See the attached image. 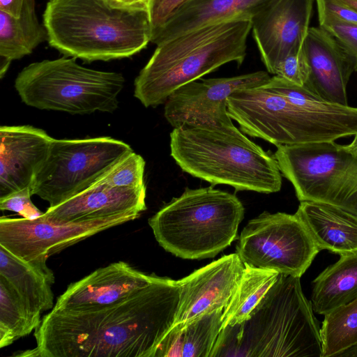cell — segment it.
<instances>
[{
	"mask_svg": "<svg viewBox=\"0 0 357 357\" xmlns=\"http://www.w3.org/2000/svg\"><path fill=\"white\" fill-rule=\"evenodd\" d=\"M177 280L160 278L112 303L52 308L35 329L30 357H153L178 310Z\"/></svg>",
	"mask_w": 357,
	"mask_h": 357,
	"instance_id": "cell-1",
	"label": "cell"
},
{
	"mask_svg": "<svg viewBox=\"0 0 357 357\" xmlns=\"http://www.w3.org/2000/svg\"><path fill=\"white\" fill-rule=\"evenodd\" d=\"M227 100L240 130L276 146L335 141L357 132V107L328 102L303 86L273 77Z\"/></svg>",
	"mask_w": 357,
	"mask_h": 357,
	"instance_id": "cell-2",
	"label": "cell"
},
{
	"mask_svg": "<svg viewBox=\"0 0 357 357\" xmlns=\"http://www.w3.org/2000/svg\"><path fill=\"white\" fill-rule=\"evenodd\" d=\"M300 279L280 273L244 321L221 330L211 357H321V327Z\"/></svg>",
	"mask_w": 357,
	"mask_h": 357,
	"instance_id": "cell-3",
	"label": "cell"
},
{
	"mask_svg": "<svg viewBox=\"0 0 357 357\" xmlns=\"http://www.w3.org/2000/svg\"><path fill=\"white\" fill-rule=\"evenodd\" d=\"M170 154L179 167L212 185L225 184L237 191L274 193L282 174L274 154L265 151L232 126L174 128Z\"/></svg>",
	"mask_w": 357,
	"mask_h": 357,
	"instance_id": "cell-4",
	"label": "cell"
},
{
	"mask_svg": "<svg viewBox=\"0 0 357 357\" xmlns=\"http://www.w3.org/2000/svg\"><path fill=\"white\" fill-rule=\"evenodd\" d=\"M250 17L208 24L157 45L135 79L134 96L146 107L165 103L176 89L224 64L241 65Z\"/></svg>",
	"mask_w": 357,
	"mask_h": 357,
	"instance_id": "cell-5",
	"label": "cell"
},
{
	"mask_svg": "<svg viewBox=\"0 0 357 357\" xmlns=\"http://www.w3.org/2000/svg\"><path fill=\"white\" fill-rule=\"evenodd\" d=\"M43 26L51 47L88 62L130 57L151 38L148 10L116 8L104 0L48 1Z\"/></svg>",
	"mask_w": 357,
	"mask_h": 357,
	"instance_id": "cell-6",
	"label": "cell"
},
{
	"mask_svg": "<svg viewBox=\"0 0 357 357\" xmlns=\"http://www.w3.org/2000/svg\"><path fill=\"white\" fill-rule=\"evenodd\" d=\"M244 206L235 194L213 186L190 189L149 219L166 251L188 259L216 256L236 239Z\"/></svg>",
	"mask_w": 357,
	"mask_h": 357,
	"instance_id": "cell-7",
	"label": "cell"
},
{
	"mask_svg": "<svg viewBox=\"0 0 357 357\" xmlns=\"http://www.w3.org/2000/svg\"><path fill=\"white\" fill-rule=\"evenodd\" d=\"M75 59H45L24 68L15 81L22 101L39 109L71 114L114 112L124 87L123 75L88 68Z\"/></svg>",
	"mask_w": 357,
	"mask_h": 357,
	"instance_id": "cell-8",
	"label": "cell"
},
{
	"mask_svg": "<svg viewBox=\"0 0 357 357\" xmlns=\"http://www.w3.org/2000/svg\"><path fill=\"white\" fill-rule=\"evenodd\" d=\"M132 151L128 144L110 137L53 138L31 185V195L56 206L91 187Z\"/></svg>",
	"mask_w": 357,
	"mask_h": 357,
	"instance_id": "cell-9",
	"label": "cell"
},
{
	"mask_svg": "<svg viewBox=\"0 0 357 357\" xmlns=\"http://www.w3.org/2000/svg\"><path fill=\"white\" fill-rule=\"evenodd\" d=\"M320 251L298 216L281 212L250 220L236 246L245 265L298 278Z\"/></svg>",
	"mask_w": 357,
	"mask_h": 357,
	"instance_id": "cell-10",
	"label": "cell"
},
{
	"mask_svg": "<svg viewBox=\"0 0 357 357\" xmlns=\"http://www.w3.org/2000/svg\"><path fill=\"white\" fill-rule=\"evenodd\" d=\"M274 156L300 202L335 206L342 184L357 167V156L335 141L280 146Z\"/></svg>",
	"mask_w": 357,
	"mask_h": 357,
	"instance_id": "cell-11",
	"label": "cell"
},
{
	"mask_svg": "<svg viewBox=\"0 0 357 357\" xmlns=\"http://www.w3.org/2000/svg\"><path fill=\"white\" fill-rule=\"evenodd\" d=\"M135 214L77 223H61L43 214L33 220L0 218V245L16 257L45 271L47 258L98 232L137 218Z\"/></svg>",
	"mask_w": 357,
	"mask_h": 357,
	"instance_id": "cell-12",
	"label": "cell"
},
{
	"mask_svg": "<svg viewBox=\"0 0 357 357\" xmlns=\"http://www.w3.org/2000/svg\"><path fill=\"white\" fill-rule=\"evenodd\" d=\"M271 76L260 70L220 78L201 79L176 89L165 102L164 116L174 128L232 126L227 98L234 92L266 84Z\"/></svg>",
	"mask_w": 357,
	"mask_h": 357,
	"instance_id": "cell-13",
	"label": "cell"
},
{
	"mask_svg": "<svg viewBox=\"0 0 357 357\" xmlns=\"http://www.w3.org/2000/svg\"><path fill=\"white\" fill-rule=\"evenodd\" d=\"M314 0H267L251 17V31L268 72L302 47L307 36Z\"/></svg>",
	"mask_w": 357,
	"mask_h": 357,
	"instance_id": "cell-14",
	"label": "cell"
},
{
	"mask_svg": "<svg viewBox=\"0 0 357 357\" xmlns=\"http://www.w3.org/2000/svg\"><path fill=\"white\" fill-rule=\"evenodd\" d=\"M244 268L243 262L236 252L224 255L177 280L179 302L172 327L225 309L237 291Z\"/></svg>",
	"mask_w": 357,
	"mask_h": 357,
	"instance_id": "cell-15",
	"label": "cell"
},
{
	"mask_svg": "<svg viewBox=\"0 0 357 357\" xmlns=\"http://www.w3.org/2000/svg\"><path fill=\"white\" fill-rule=\"evenodd\" d=\"M0 198L31 187L53 138L31 126L0 128Z\"/></svg>",
	"mask_w": 357,
	"mask_h": 357,
	"instance_id": "cell-16",
	"label": "cell"
},
{
	"mask_svg": "<svg viewBox=\"0 0 357 357\" xmlns=\"http://www.w3.org/2000/svg\"><path fill=\"white\" fill-rule=\"evenodd\" d=\"M309 67L305 88L321 99L349 105L347 84L354 71L335 37L323 27H310L303 44Z\"/></svg>",
	"mask_w": 357,
	"mask_h": 357,
	"instance_id": "cell-17",
	"label": "cell"
},
{
	"mask_svg": "<svg viewBox=\"0 0 357 357\" xmlns=\"http://www.w3.org/2000/svg\"><path fill=\"white\" fill-rule=\"evenodd\" d=\"M146 185L115 187L95 183L64 202L49 207L47 219L61 223H77L135 214L146 209Z\"/></svg>",
	"mask_w": 357,
	"mask_h": 357,
	"instance_id": "cell-18",
	"label": "cell"
},
{
	"mask_svg": "<svg viewBox=\"0 0 357 357\" xmlns=\"http://www.w3.org/2000/svg\"><path fill=\"white\" fill-rule=\"evenodd\" d=\"M160 277L147 275L119 261L99 268L82 279L70 284L53 308L65 309L100 306L112 303Z\"/></svg>",
	"mask_w": 357,
	"mask_h": 357,
	"instance_id": "cell-19",
	"label": "cell"
},
{
	"mask_svg": "<svg viewBox=\"0 0 357 357\" xmlns=\"http://www.w3.org/2000/svg\"><path fill=\"white\" fill-rule=\"evenodd\" d=\"M295 214L318 248L341 255L357 252V215L339 207L300 202Z\"/></svg>",
	"mask_w": 357,
	"mask_h": 357,
	"instance_id": "cell-20",
	"label": "cell"
},
{
	"mask_svg": "<svg viewBox=\"0 0 357 357\" xmlns=\"http://www.w3.org/2000/svg\"><path fill=\"white\" fill-rule=\"evenodd\" d=\"M267 0H188L151 36L159 45L208 24L231 19L250 17Z\"/></svg>",
	"mask_w": 357,
	"mask_h": 357,
	"instance_id": "cell-21",
	"label": "cell"
},
{
	"mask_svg": "<svg viewBox=\"0 0 357 357\" xmlns=\"http://www.w3.org/2000/svg\"><path fill=\"white\" fill-rule=\"evenodd\" d=\"M0 276L12 285L38 322L41 313L54 307L52 286L55 278L52 270L40 268L0 245Z\"/></svg>",
	"mask_w": 357,
	"mask_h": 357,
	"instance_id": "cell-22",
	"label": "cell"
},
{
	"mask_svg": "<svg viewBox=\"0 0 357 357\" xmlns=\"http://www.w3.org/2000/svg\"><path fill=\"white\" fill-rule=\"evenodd\" d=\"M220 309L172 327L158 344L153 357H211L222 330Z\"/></svg>",
	"mask_w": 357,
	"mask_h": 357,
	"instance_id": "cell-23",
	"label": "cell"
},
{
	"mask_svg": "<svg viewBox=\"0 0 357 357\" xmlns=\"http://www.w3.org/2000/svg\"><path fill=\"white\" fill-rule=\"evenodd\" d=\"M357 298V252L341 255L314 280L311 303L314 312L324 315Z\"/></svg>",
	"mask_w": 357,
	"mask_h": 357,
	"instance_id": "cell-24",
	"label": "cell"
},
{
	"mask_svg": "<svg viewBox=\"0 0 357 357\" xmlns=\"http://www.w3.org/2000/svg\"><path fill=\"white\" fill-rule=\"evenodd\" d=\"M47 40V31L37 18L35 0H25L19 17L0 11V59L10 63L30 54Z\"/></svg>",
	"mask_w": 357,
	"mask_h": 357,
	"instance_id": "cell-25",
	"label": "cell"
},
{
	"mask_svg": "<svg viewBox=\"0 0 357 357\" xmlns=\"http://www.w3.org/2000/svg\"><path fill=\"white\" fill-rule=\"evenodd\" d=\"M245 265V264H244ZM279 273L245 265L237 291L223 313L222 329L244 321L278 278Z\"/></svg>",
	"mask_w": 357,
	"mask_h": 357,
	"instance_id": "cell-26",
	"label": "cell"
},
{
	"mask_svg": "<svg viewBox=\"0 0 357 357\" xmlns=\"http://www.w3.org/2000/svg\"><path fill=\"white\" fill-rule=\"evenodd\" d=\"M321 357L336 356L357 344V298L324 315Z\"/></svg>",
	"mask_w": 357,
	"mask_h": 357,
	"instance_id": "cell-27",
	"label": "cell"
},
{
	"mask_svg": "<svg viewBox=\"0 0 357 357\" xmlns=\"http://www.w3.org/2000/svg\"><path fill=\"white\" fill-rule=\"evenodd\" d=\"M40 324L12 285L0 276V348L30 334Z\"/></svg>",
	"mask_w": 357,
	"mask_h": 357,
	"instance_id": "cell-28",
	"label": "cell"
},
{
	"mask_svg": "<svg viewBox=\"0 0 357 357\" xmlns=\"http://www.w3.org/2000/svg\"><path fill=\"white\" fill-rule=\"evenodd\" d=\"M144 168V158L132 151L113 165L96 183L115 187H142L145 185Z\"/></svg>",
	"mask_w": 357,
	"mask_h": 357,
	"instance_id": "cell-29",
	"label": "cell"
},
{
	"mask_svg": "<svg viewBox=\"0 0 357 357\" xmlns=\"http://www.w3.org/2000/svg\"><path fill=\"white\" fill-rule=\"evenodd\" d=\"M317 11L319 26L335 37L357 71V24L344 22L321 9Z\"/></svg>",
	"mask_w": 357,
	"mask_h": 357,
	"instance_id": "cell-30",
	"label": "cell"
},
{
	"mask_svg": "<svg viewBox=\"0 0 357 357\" xmlns=\"http://www.w3.org/2000/svg\"><path fill=\"white\" fill-rule=\"evenodd\" d=\"M274 75L300 86H305L309 76V67L303 46L291 52L278 66Z\"/></svg>",
	"mask_w": 357,
	"mask_h": 357,
	"instance_id": "cell-31",
	"label": "cell"
},
{
	"mask_svg": "<svg viewBox=\"0 0 357 357\" xmlns=\"http://www.w3.org/2000/svg\"><path fill=\"white\" fill-rule=\"evenodd\" d=\"M31 196V187L12 192L0 198V209L17 213L26 219H36L44 213L33 204Z\"/></svg>",
	"mask_w": 357,
	"mask_h": 357,
	"instance_id": "cell-32",
	"label": "cell"
},
{
	"mask_svg": "<svg viewBox=\"0 0 357 357\" xmlns=\"http://www.w3.org/2000/svg\"><path fill=\"white\" fill-rule=\"evenodd\" d=\"M187 1L188 0H150L148 13L151 36L159 31L172 14Z\"/></svg>",
	"mask_w": 357,
	"mask_h": 357,
	"instance_id": "cell-33",
	"label": "cell"
},
{
	"mask_svg": "<svg viewBox=\"0 0 357 357\" xmlns=\"http://www.w3.org/2000/svg\"><path fill=\"white\" fill-rule=\"evenodd\" d=\"M335 206L357 215V167L344 182Z\"/></svg>",
	"mask_w": 357,
	"mask_h": 357,
	"instance_id": "cell-34",
	"label": "cell"
},
{
	"mask_svg": "<svg viewBox=\"0 0 357 357\" xmlns=\"http://www.w3.org/2000/svg\"><path fill=\"white\" fill-rule=\"evenodd\" d=\"M321 9L347 22L357 24V10L340 0H315Z\"/></svg>",
	"mask_w": 357,
	"mask_h": 357,
	"instance_id": "cell-35",
	"label": "cell"
},
{
	"mask_svg": "<svg viewBox=\"0 0 357 357\" xmlns=\"http://www.w3.org/2000/svg\"><path fill=\"white\" fill-rule=\"evenodd\" d=\"M110 6L128 10H148L150 0H104Z\"/></svg>",
	"mask_w": 357,
	"mask_h": 357,
	"instance_id": "cell-36",
	"label": "cell"
},
{
	"mask_svg": "<svg viewBox=\"0 0 357 357\" xmlns=\"http://www.w3.org/2000/svg\"><path fill=\"white\" fill-rule=\"evenodd\" d=\"M25 0H0V11L13 17H19L21 15Z\"/></svg>",
	"mask_w": 357,
	"mask_h": 357,
	"instance_id": "cell-37",
	"label": "cell"
},
{
	"mask_svg": "<svg viewBox=\"0 0 357 357\" xmlns=\"http://www.w3.org/2000/svg\"><path fill=\"white\" fill-rule=\"evenodd\" d=\"M336 357H357V344L338 354Z\"/></svg>",
	"mask_w": 357,
	"mask_h": 357,
	"instance_id": "cell-38",
	"label": "cell"
},
{
	"mask_svg": "<svg viewBox=\"0 0 357 357\" xmlns=\"http://www.w3.org/2000/svg\"><path fill=\"white\" fill-rule=\"evenodd\" d=\"M353 141L347 145L349 149L351 151V153L357 156V132L354 135Z\"/></svg>",
	"mask_w": 357,
	"mask_h": 357,
	"instance_id": "cell-39",
	"label": "cell"
},
{
	"mask_svg": "<svg viewBox=\"0 0 357 357\" xmlns=\"http://www.w3.org/2000/svg\"><path fill=\"white\" fill-rule=\"evenodd\" d=\"M357 10V0H340Z\"/></svg>",
	"mask_w": 357,
	"mask_h": 357,
	"instance_id": "cell-40",
	"label": "cell"
},
{
	"mask_svg": "<svg viewBox=\"0 0 357 357\" xmlns=\"http://www.w3.org/2000/svg\"><path fill=\"white\" fill-rule=\"evenodd\" d=\"M53 1V0H49V1Z\"/></svg>",
	"mask_w": 357,
	"mask_h": 357,
	"instance_id": "cell-41",
	"label": "cell"
}]
</instances>
